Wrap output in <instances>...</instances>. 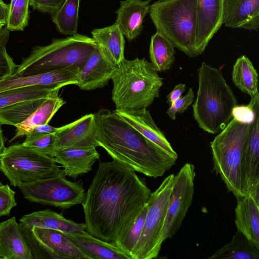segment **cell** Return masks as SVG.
<instances>
[{"label": "cell", "instance_id": "cell-1", "mask_svg": "<svg viewBox=\"0 0 259 259\" xmlns=\"http://www.w3.org/2000/svg\"><path fill=\"white\" fill-rule=\"evenodd\" d=\"M151 192L128 166L113 160L100 162L81 203L85 231L112 244L132 225Z\"/></svg>", "mask_w": 259, "mask_h": 259}, {"label": "cell", "instance_id": "cell-2", "mask_svg": "<svg viewBox=\"0 0 259 259\" xmlns=\"http://www.w3.org/2000/svg\"><path fill=\"white\" fill-rule=\"evenodd\" d=\"M94 115L96 143L113 160L155 179L175 164L177 158L148 140L113 111L101 108Z\"/></svg>", "mask_w": 259, "mask_h": 259}, {"label": "cell", "instance_id": "cell-3", "mask_svg": "<svg viewBox=\"0 0 259 259\" xmlns=\"http://www.w3.org/2000/svg\"><path fill=\"white\" fill-rule=\"evenodd\" d=\"M198 74V89L192 105L193 117L200 128L217 134L232 119V109L238 105L237 99L220 68L202 62Z\"/></svg>", "mask_w": 259, "mask_h": 259}, {"label": "cell", "instance_id": "cell-4", "mask_svg": "<svg viewBox=\"0 0 259 259\" xmlns=\"http://www.w3.org/2000/svg\"><path fill=\"white\" fill-rule=\"evenodd\" d=\"M112 99L116 109L147 108L159 96L163 78L145 58L124 59L111 78Z\"/></svg>", "mask_w": 259, "mask_h": 259}, {"label": "cell", "instance_id": "cell-5", "mask_svg": "<svg viewBox=\"0 0 259 259\" xmlns=\"http://www.w3.org/2000/svg\"><path fill=\"white\" fill-rule=\"evenodd\" d=\"M96 47L92 37L79 33L55 39L48 45L33 47L17 65L15 74L35 75L73 66L81 70Z\"/></svg>", "mask_w": 259, "mask_h": 259}, {"label": "cell", "instance_id": "cell-6", "mask_svg": "<svg viewBox=\"0 0 259 259\" xmlns=\"http://www.w3.org/2000/svg\"><path fill=\"white\" fill-rule=\"evenodd\" d=\"M197 0H159L149 14L156 31L189 57H195Z\"/></svg>", "mask_w": 259, "mask_h": 259}, {"label": "cell", "instance_id": "cell-7", "mask_svg": "<svg viewBox=\"0 0 259 259\" xmlns=\"http://www.w3.org/2000/svg\"><path fill=\"white\" fill-rule=\"evenodd\" d=\"M248 126L232 118L210 142L214 170L237 199L245 196L242 187L241 162Z\"/></svg>", "mask_w": 259, "mask_h": 259}, {"label": "cell", "instance_id": "cell-8", "mask_svg": "<svg viewBox=\"0 0 259 259\" xmlns=\"http://www.w3.org/2000/svg\"><path fill=\"white\" fill-rule=\"evenodd\" d=\"M53 157L21 144L6 147L0 158V171L11 185L19 187L57 175L60 166Z\"/></svg>", "mask_w": 259, "mask_h": 259}, {"label": "cell", "instance_id": "cell-9", "mask_svg": "<svg viewBox=\"0 0 259 259\" xmlns=\"http://www.w3.org/2000/svg\"><path fill=\"white\" fill-rule=\"evenodd\" d=\"M175 175L167 176L147 201L148 210L141 234L132 259L156 258L162 244L160 238L164 226Z\"/></svg>", "mask_w": 259, "mask_h": 259}, {"label": "cell", "instance_id": "cell-10", "mask_svg": "<svg viewBox=\"0 0 259 259\" xmlns=\"http://www.w3.org/2000/svg\"><path fill=\"white\" fill-rule=\"evenodd\" d=\"M63 169L56 176L18 187L24 197L31 202L67 209L81 204L85 192L81 181L71 182L66 178Z\"/></svg>", "mask_w": 259, "mask_h": 259}, {"label": "cell", "instance_id": "cell-11", "mask_svg": "<svg viewBox=\"0 0 259 259\" xmlns=\"http://www.w3.org/2000/svg\"><path fill=\"white\" fill-rule=\"evenodd\" d=\"M195 166L186 163L175 175L170 200L160 238L161 244L176 235L190 207L194 193Z\"/></svg>", "mask_w": 259, "mask_h": 259}, {"label": "cell", "instance_id": "cell-12", "mask_svg": "<svg viewBox=\"0 0 259 259\" xmlns=\"http://www.w3.org/2000/svg\"><path fill=\"white\" fill-rule=\"evenodd\" d=\"M80 69L75 66L35 75L21 76L16 74L0 80V92L20 88L38 86L53 90L77 83Z\"/></svg>", "mask_w": 259, "mask_h": 259}, {"label": "cell", "instance_id": "cell-13", "mask_svg": "<svg viewBox=\"0 0 259 259\" xmlns=\"http://www.w3.org/2000/svg\"><path fill=\"white\" fill-rule=\"evenodd\" d=\"M224 0H197L195 52L202 54L223 24Z\"/></svg>", "mask_w": 259, "mask_h": 259}, {"label": "cell", "instance_id": "cell-14", "mask_svg": "<svg viewBox=\"0 0 259 259\" xmlns=\"http://www.w3.org/2000/svg\"><path fill=\"white\" fill-rule=\"evenodd\" d=\"M241 176L245 195L259 189V112L248 126L241 162Z\"/></svg>", "mask_w": 259, "mask_h": 259}, {"label": "cell", "instance_id": "cell-15", "mask_svg": "<svg viewBox=\"0 0 259 259\" xmlns=\"http://www.w3.org/2000/svg\"><path fill=\"white\" fill-rule=\"evenodd\" d=\"M117 66L97 45L80 70L76 85L88 91L103 88L111 79Z\"/></svg>", "mask_w": 259, "mask_h": 259}, {"label": "cell", "instance_id": "cell-16", "mask_svg": "<svg viewBox=\"0 0 259 259\" xmlns=\"http://www.w3.org/2000/svg\"><path fill=\"white\" fill-rule=\"evenodd\" d=\"M113 111L148 140L178 159L177 153L172 148L163 133L156 125L147 108L137 110L115 109Z\"/></svg>", "mask_w": 259, "mask_h": 259}, {"label": "cell", "instance_id": "cell-17", "mask_svg": "<svg viewBox=\"0 0 259 259\" xmlns=\"http://www.w3.org/2000/svg\"><path fill=\"white\" fill-rule=\"evenodd\" d=\"M96 125L94 114H86L75 121L58 127L56 149L95 146Z\"/></svg>", "mask_w": 259, "mask_h": 259}, {"label": "cell", "instance_id": "cell-18", "mask_svg": "<svg viewBox=\"0 0 259 259\" xmlns=\"http://www.w3.org/2000/svg\"><path fill=\"white\" fill-rule=\"evenodd\" d=\"M100 156L95 146L55 149L53 155L56 162L63 167L66 176L74 179L91 171Z\"/></svg>", "mask_w": 259, "mask_h": 259}, {"label": "cell", "instance_id": "cell-19", "mask_svg": "<svg viewBox=\"0 0 259 259\" xmlns=\"http://www.w3.org/2000/svg\"><path fill=\"white\" fill-rule=\"evenodd\" d=\"M223 24L232 28L257 31L259 0H224Z\"/></svg>", "mask_w": 259, "mask_h": 259}, {"label": "cell", "instance_id": "cell-20", "mask_svg": "<svg viewBox=\"0 0 259 259\" xmlns=\"http://www.w3.org/2000/svg\"><path fill=\"white\" fill-rule=\"evenodd\" d=\"M151 0H125L120 2L116 11L115 23L128 41L135 40L141 33L144 19L149 13Z\"/></svg>", "mask_w": 259, "mask_h": 259}, {"label": "cell", "instance_id": "cell-21", "mask_svg": "<svg viewBox=\"0 0 259 259\" xmlns=\"http://www.w3.org/2000/svg\"><path fill=\"white\" fill-rule=\"evenodd\" d=\"M0 257L32 259L22 228L15 217L0 223Z\"/></svg>", "mask_w": 259, "mask_h": 259}, {"label": "cell", "instance_id": "cell-22", "mask_svg": "<svg viewBox=\"0 0 259 259\" xmlns=\"http://www.w3.org/2000/svg\"><path fill=\"white\" fill-rule=\"evenodd\" d=\"M237 200L235 223L237 230L259 249V198L249 193Z\"/></svg>", "mask_w": 259, "mask_h": 259}, {"label": "cell", "instance_id": "cell-23", "mask_svg": "<svg viewBox=\"0 0 259 259\" xmlns=\"http://www.w3.org/2000/svg\"><path fill=\"white\" fill-rule=\"evenodd\" d=\"M19 221L21 226L29 230L36 227L60 231L67 234L80 233L86 228L84 223L67 219L50 209L25 214Z\"/></svg>", "mask_w": 259, "mask_h": 259}, {"label": "cell", "instance_id": "cell-24", "mask_svg": "<svg viewBox=\"0 0 259 259\" xmlns=\"http://www.w3.org/2000/svg\"><path fill=\"white\" fill-rule=\"evenodd\" d=\"M31 230L36 237L60 259H90L61 231L34 227Z\"/></svg>", "mask_w": 259, "mask_h": 259}, {"label": "cell", "instance_id": "cell-25", "mask_svg": "<svg viewBox=\"0 0 259 259\" xmlns=\"http://www.w3.org/2000/svg\"><path fill=\"white\" fill-rule=\"evenodd\" d=\"M93 39L104 54L116 65L124 59V36L118 25L95 28L91 31Z\"/></svg>", "mask_w": 259, "mask_h": 259}, {"label": "cell", "instance_id": "cell-26", "mask_svg": "<svg viewBox=\"0 0 259 259\" xmlns=\"http://www.w3.org/2000/svg\"><path fill=\"white\" fill-rule=\"evenodd\" d=\"M67 235L90 259H130L116 246L98 239L85 231Z\"/></svg>", "mask_w": 259, "mask_h": 259}, {"label": "cell", "instance_id": "cell-27", "mask_svg": "<svg viewBox=\"0 0 259 259\" xmlns=\"http://www.w3.org/2000/svg\"><path fill=\"white\" fill-rule=\"evenodd\" d=\"M60 90L52 92L39 107L25 121L15 126L16 134L11 140L26 136L35 126L48 124L58 110L65 104L59 95Z\"/></svg>", "mask_w": 259, "mask_h": 259}, {"label": "cell", "instance_id": "cell-28", "mask_svg": "<svg viewBox=\"0 0 259 259\" xmlns=\"http://www.w3.org/2000/svg\"><path fill=\"white\" fill-rule=\"evenodd\" d=\"M232 78L235 85L251 98L259 96L257 72L245 55L236 60L233 66Z\"/></svg>", "mask_w": 259, "mask_h": 259}, {"label": "cell", "instance_id": "cell-29", "mask_svg": "<svg viewBox=\"0 0 259 259\" xmlns=\"http://www.w3.org/2000/svg\"><path fill=\"white\" fill-rule=\"evenodd\" d=\"M208 259H259V249L239 231L231 241L217 250Z\"/></svg>", "mask_w": 259, "mask_h": 259}, {"label": "cell", "instance_id": "cell-30", "mask_svg": "<svg viewBox=\"0 0 259 259\" xmlns=\"http://www.w3.org/2000/svg\"><path fill=\"white\" fill-rule=\"evenodd\" d=\"M175 47L164 35L156 31L151 38L149 56L158 72L169 70L175 60Z\"/></svg>", "mask_w": 259, "mask_h": 259}, {"label": "cell", "instance_id": "cell-31", "mask_svg": "<svg viewBox=\"0 0 259 259\" xmlns=\"http://www.w3.org/2000/svg\"><path fill=\"white\" fill-rule=\"evenodd\" d=\"M47 97L19 102L1 109L0 124L15 126L22 123L39 107Z\"/></svg>", "mask_w": 259, "mask_h": 259}, {"label": "cell", "instance_id": "cell-32", "mask_svg": "<svg viewBox=\"0 0 259 259\" xmlns=\"http://www.w3.org/2000/svg\"><path fill=\"white\" fill-rule=\"evenodd\" d=\"M80 0H66L61 8L52 15L57 30L66 36L77 33Z\"/></svg>", "mask_w": 259, "mask_h": 259}, {"label": "cell", "instance_id": "cell-33", "mask_svg": "<svg viewBox=\"0 0 259 259\" xmlns=\"http://www.w3.org/2000/svg\"><path fill=\"white\" fill-rule=\"evenodd\" d=\"M148 210L147 202L132 225L114 243L122 252L132 259L135 247L142 233Z\"/></svg>", "mask_w": 259, "mask_h": 259}, {"label": "cell", "instance_id": "cell-34", "mask_svg": "<svg viewBox=\"0 0 259 259\" xmlns=\"http://www.w3.org/2000/svg\"><path fill=\"white\" fill-rule=\"evenodd\" d=\"M54 91L41 87L30 86L0 92V110L19 102L46 97Z\"/></svg>", "mask_w": 259, "mask_h": 259}, {"label": "cell", "instance_id": "cell-35", "mask_svg": "<svg viewBox=\"0 0 259 259\" xmlns=\"http://www.w3.org/2000/svg\"><path fill=\"white\" fill-rule=\"evenodd\" d=\"M30 0H11L6 27L10 31H23L29 19Z\"/></svg>", "mask_w": 259, "mask_h": 259}, {"label": "cell", "instance_id": "cell-36", "mask_svg": "<svg viewBox=\"0 0 259 259\" xmlns=\"http://www.w3.org/2000/svg\"><path fill=\"white\" fill-rule=\"evenodd\" d=\"M29 247L32 259H60L34 235L31 230L21 226Z\"/></svg>", "mask_w": 259, "mask_h": 259}, {"label": "cell", "instance_id": "cell-37", "mask_svg": "<svg viewBox=\"0 0 259 259\" xmlns=\"http://www.w3.org/2000/svg\"><path fill=\"white\" fill-rule=\"evenodd\" d=\"M257 112H259V96L251 98L247 105H236L232 109V116L241 123L249 124L254 120Z\"/></svg>", "mask_w": 259, "mask_h": 259}, {"label": "cell", "instance_id": "cell-38", "mask_svg": "<svg viewBox=\"0 0 259 259\" xmlns=\"http://www.w3.org/2000/svg\"><path fill=\"white\" fill-rule=\"evenodd\" d=\"M22 143L26 146L53 157L56 149V134H47Z\"/></svg>", "mask_w": 259, "mask_h": 259}, {"label": "cell", "instance_id": "cell-39", "mask_svg": "<svg viewBox=\"0 0 259 259\" xmlns=\"http://www.w3.org/2000/svg\"><path fill=\"white\" fill-rule=\"evenodd\" d=\"M15 192L8 185L0 182V217L9 215L11 209L17 205Z\"/></svg>", "mask_w": 259, "mask_h": 259}, {"label": "cell", "instance_id": "cell-40", "mask_svg": "<svg viewBox=\"0 0 259 259\" xmlns=\"http://www.w3.org/2000/svg\"><path fill=\"white\" fill-rule=\"evenodd\" d=\"M194 100V93L192 88H190L184 96L181 97L169 105L166 113L172 120H175L176 114L183 113L193 102Z\"/></svg>", "mask_w": 259, "mask_h": 259}, {"label": "cell", "instance_id": "cell-41", "mask_svg": "<svg viewBox=\"0 0 259 259\" xmlns=\"http://www.w3.org/2000/svg\"><path fill=\"white\" fill-rule=\"evenodd\" d=\"M17 66L7 53L6 46H0V80L14 74Z\"/></svg>", "mask_w": 259, "mask_h": 259}, {"label": "cell", "instance_id": "cell-42", "mask_svg": "<svg viewBox=\"0 0 259 259\" xmlns=\"http://www.w3.org/2000/svg\"><path fill=\"white\" fill-rule=\"evenodd\" d=\"M66 0H30V5L34 10L53 15L57 12Z\"/></svg>", "mask_w": 259, "mask_h": 259}, {"label": "cell", "instance_id": "cell-43", "mask_svg": "<svg viewBox=\"0 0 259 259\" xmlns=\"http://www.w3.org/2000/svg\"><path fill=\"white\" fill-rule=\"evenodd\" d=\"M58 127H53L48 124H41L35 126L25 136L26 139L24 142L33 140L42 136L56 134Z\"/></svg>", "mask_w": 259, "mask_h": 259}, {"label": "cell", "instance_id": "cell-44", "mask_svg": "<svg viewBox=\"0 0 259 259\" xmlns=\"http://www.w3.org/2000/svg\"><path fill=\"white\" fill-rule=\"evenodd\" d=\"M186 85L184 83H179L167 95L166 102L170 105L172 103L182 97L183 93L186 91Z\"/></svg>", "mask_w": 259, "mask_h": 259}, {"label": "cell", "instance_id": "cell-45", "mask_svg": "<svg viewBox=\"0 0 259 259\" xmlns=\"http://www.w3.org/2000/svg\"><path fill=\"white\" fill-rule=\"evenodd\" d=\"M9 12V5L0 0V24L6 25Z\"/></svg>", "mask_w": 259, "mask_h": 259}, {"label": "cell", "instance_id": "cell-46", "mask_svg": "<svg viewBox=\"0 0 259 259\" xmlns=\"http://www.w3.org/2000/svg\"><path fill=\"white\" fill-rule=\"evenodd\" d=\"M10 30L6 26L0 27V46H6L8 42Z\"/></svg>", "mask_w": 259, "mask_h": 259}, {"label": "cell", "instance_id": "cell-47", "mask_svg": "<svg viewBox=\"0 0 259 259\" xmlns=\"http://www.w3.org/2000/svg\"><path fill=\"white\" fill-rule=\"evenodd\" d=\"M5 143V138L3 135V130L1 127V124H0V158L6 148Z\"/></svg>", "mask_w": 259, "mask_h": 259}, {"label": "cell", "instance_id": "cell-48", "mask_svg": "<svg viewBox=\"0 0 259 259\" xmlns=\"http://www.w3.org/2000/svg\"><path fill=\"white\" fill-rule=\"evenodd\" d=\"M5 26L4 25H2V24H0V27H2V26Z\"/></svg>", "mask_w": 259, "mask_h": 259}, {"label": "cell", "instance_id": "cell-49", "mask_svg": "<svg viewBox=\"0 0 259 259\" xmlns=\"http://www.w3.org/2000/svg\"><path fill=\"white\" fill-rule=\"evenodd\" d=\"M0 258H1V257H0Z\"/></svg>", "mask_w": 259, "mask_h": 259}]
</instances>
